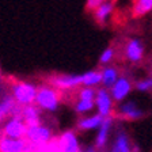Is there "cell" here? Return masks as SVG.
I'll list each match as a JSON object with an SVG mask.
<instances>
[{
	"instance_id": "cell-8",
	"label": "cell",
	"mask_w": 152,
	"mask_h": 152,
	"mask_svg": "<svg viewBox=\"0 0 152 152\" xmlns=\"http://www.w3.org/2000/svg\"><path fill=\"white\" fill-rule=\"evenodd\" d=\"M144 54V46L137 38H132L125 46V56L132 63H139Z\"/></svg>"
},
{
	"instance_id": "cell-14",
	"label": "cell",
	"mask_w": 152,
	"mask_h": 152,
	"mask_svg": "<svg viewBox=\"0 0 152 152\" xmlns=\"http://www.w3.org/2000/svg\"><path fill=\"white\" fill-rule=\"evenodd\" d=\"M111 124H113V118L107 117L103 118L101 126L98 128V134H96V140H95V147L96 148H103L106 145V142L109 140V133L111 129Z\"/></svg>"
},
{
	"instance_id": "cell-11",
	"label": "cell",
	"mask_w": 152,
	"mask_h": 152,
	"mask_svg": "<svg viewBox=\"0 0 152 152\" xmlns=\"http://www.w3.org/2000/svg\"><path fill=\"white\" fill-rule=\"evenodd\" d=\"M27 149L25 140L8 139L6 136L0 139V152H25Z\"/></svg>"
},
{
	"instance_id": "cell-24",
	"label": "cell",
	"mask_w": 152,
	"mask_h": 152,
	"mask_svg": "<svg viewBox=\"0 0 152 152\" xmlns=\"http://www.w3.org/2000/svg\"><path fill=\"white\" fill-rule=\"evenodd\" d=\"M136 90H139V91H151L152 90V77H145V79L142 80H139V82L136 83Z\"/></svg>"
},
{
	"instance_id": "cell-6",
	"label": "cell",
	"mask_w": 152,
	"mask_h": 152,
	"mask_svg": "<svg viewBox=\"0 0 152 152\" xmlns=\"http://www.w3.org/2000/svg\"><path fill=\"white\" fill-rule=\"evenodd\" d=\"M132 91V83L128 77L125 76H120L118 80L113 84V87L110 88V96L114 102H122L126 98L129 92Z\"/></svg>"
},
{
	"instance_id": "cell-18",
	"label": "cell",
	"mask_w": 152,
	"mask_h": 152,
	"mask_svg": "<svg viewBox=\"0 0 152 152\" xmlns=\"http://www.w3.org/2000/svg\"><path fill=\"white\" fill-rule=\"evenodd\" d=\"M101 82H102L101 71L91 69V71H87V72L82 73V86L83 87L95 88V86H99Z\"/></svg>"
},
{
	"instance_id": "cell-20",
	"label": "cell",
	"mask_w": 152,
	"mask_h": 152,
	"mask_svg": "<svg viewBox=\"0 0 152 152\" xmlns=\"http://www.w3.org/2000/svg\"><path fill=\"white\" fill-rule=\"evenodd\" d=\"M113 152H130V145H129V139L124 132L118 133L117 140L114 142Z\"/></svg>"
},
{
	"instance_id": "cell-3",
	"label": "cell",
	"mask_w": 152,
	"mask_h": 152,
	"mask_svg": "<svg viewBox=\"0 0 152 152\" xmlns=\"http://www.w3.org/2000/svg\"><path fill=\"white\" fill-rule=\"evenodd\" d=\"M25 139H27L31 144H34V147L42 148L52 140V132L49 128L44 126L41 124L35 125V126H27Z\"/></svg>"
},
{
	"instance_id": "cell-25",
	"label": "cell",
	"mask_w": 152,
	"mask_h": 152,
	"mask_svg": "<svg viewBox=\"0 0 152 152\" xmlns=\"http://www.w3.org/2000/svg\"><path fill=\"white\" fill-rule=\"evenodd\" d=\"M104 1H107V0H87V1H86V8L88 10V11L94 12L95 10L98 8L101 4H103Z\"/></svg>"
},
{
	"instance_id": "cell-27",
	"label": "cell",
	"mask_w": 152,
	"mask_h": 152,
	"mask_svg": "<svg viewBox=\"0 0 152 152\" xmlns=\"http://www.w3.org/2000/svg\"><path fill=\"white\" fill-rule=\"evenodd\" d=\"M134 1H136V0H134Z\"/></svg>"
},
{
	"instance_id": "cell-4",
	"label": "cell",
	"mask_w": 152,
	"mask_h": 152,
	"mask_svg": "<svg viewBox=\"0 0 152 152\" xmlns=\"http://www.w3.org/2000/svg\"><path fill=\"white\" fill-rule=\"evenodd\" d=\"M94 102H95V107L98 109V114L102 118L111 117L114 101L111 99L109 90L103 88V87L96 90V95H95Z\"/></svg>"
},
{
	"instance_id": "cell-12",
	"label": "cell",
	"mask_w": 152,
	"mask_h": 152,
	"mask_svg": "<svg viewBox=\"0 0 152 152\" xmlns=\"http://www.w3.org/2000/svg\"><path fill=\"white\" fill-rule=\"evenodd\" d=\"M101 77H102L101 84L103 86V88L110 90L111 87H113V84L117 82L118 77H120V72H118V69L115 66L104 65L101 69Z\"/></svg>"
},
{
	"instance_id": "cell-9",
	"label": "cell",
	"mask_w": 152,
	"mask_h": 152,
	"mask_svg": "<svg viewBox=\"0 0 152 152\" xmlns=\"http://www.w3.org/2000/svg\"><path fill=\"white\" fill-rule=\"evenodd\" d=\"M58 142H60V147L63 152H80L77 137H76V134L72 130L64 132L58 137Z\"/></svg>"
},
{
	"instance_id": "cell-21",
	"label": "cell",
	"mask_w": 152,
	"mask_h": 152,
	"mask_svg": "<svg viewBox=\"0 0 152 152\" xmlns=\"http://www.w3.org/2000/svg\"><path fill=\"white\" fill-rule=\"evenodd\" d=\"M95 107V102L94 101H86V99H77V102L75 103V110L76 113L84 114L91 111Z\"/></svg>"
},
{
	"instance_id": "cell-15",
	"label": "cell",
	"mask_w": 152,
	"mask_h": 152,
	"mask_svg": "<svg viewBox=\"0 0 152 152\" xmlns=\"http://www.w3.org/2000/svg\"><path fill=\"white\" fill-rule=\"evenodd\" d=\"M22 120L26 124V126H35L39 125V111L34 104L23 106L22 109Z\"/></svg>"
},
{
	"instance_id": "cell-16",
	"label": "cell",
	"mask_w": 152,
	"mask_h": 152,
	"mask_svg": "<svg viewBox=\"0 0 152 152\" xmlns=\"http://www.w3.org/2000/svg\"><path fill=\"white\" fill-rule=\"evenodd\" d=\"M16 102L14 101L11 94H4L3 98H0V124L7 117H11V111L15 107Z\"/></svg>"
},
{
	"instance_id": "cell-17",
	"label": "cell",
	"mask_w": 152,
	"mask_h": 152,
	"mask_svg": "<svg viewBox=\"0 0 152 152\" xmlns=\"http://www.w3.org/2000/svg\"><path fill=\"white\" fill-rule=\"evenodd\" d=\"M103 118L99 114H94L90 117H83L77 121V128L80 130H92V129H98L101 126Z\"/></svg>"
},
{
	"instance_id": "cell-1",
	"label": "cell",
	"mask_w": 152,
	"mask_h": 152,
	"mask_svg": "<svg viewBox=\"0 0 152 152\" xmlns=\"http://www.w3.org/2000/svg\"><path fill=\"white\" fill-rule=\"evenodd\" d=\"M37 87L28 82H15L11 86V95L20 106H30L35 102Z\"/></svg>"
},
{
	"instance_id": "cell-5",
	"label": "cell",
	"mask_w": 152,
	"mask_h": 152,
	"mask_svg": "<svg viewBox=\"0 0 152 152\" xmlns=\"http://www.w3.org/2000/svg\"><path fill=\"white\" fill-rule=\"evenodd\" d=\"M50 84L56 90H72L82 86V75H60L50 79Z\"/></svg>"
},
{
	"instance_id": "cell-23",
	"label": "cell",
	"mask_w": 152,
	"mask_h": 152,
	"mask_svg": "<svg viewBox=\"0 0 152 152\" xmlns=\"http://www.w3.org/2000/svg\"><path fill=\"white\" fill-rule=\"evenodd\" d=\"M114 54H115V50H114L113 48H111V46L106 48V49H104V50L101 53V57H99V63L103 64V65L109 64L114 58Z\"/></svg>"
},
{
	"instance_id": "cell-19",
	"label": "cell",
	"mask_w": 152,
	"mask_h": 152,
	"mask_svg": "<svg viewBox=\"0 0 152 152\" xmlns=\"http://www.w3.org/2000/svg\"><path fill=\"white\" fill-rule=\"evenodd\" d=\"M152 11V0H136L133 6V15L142 16Z\"/></svg>"
},
{
	"instance_id": "cell-7",
	"label": "cell",
	"mask_w": 152,
	"mask_h": 152,
	"mask_svg": "<svg viewBox=\"0 0 152 152\" xmlns=\"http://www.w3.org/2000/svg\"><path fill=\"white\" fill-rule=\"evenodd\" d=\"M26 130H27V126L20 118H11L4 125V134L8 139L23 140L26 136Z\"/></svg>"
},
{
	"instance_id": "cell-10",
	"label": "cell",
	"mask_w": 152,
	"mask_h": 152,
	"mask_svg": "<svg viewBox=\"0 0 152 152\" xmlns=\"http://www.w3.org/2000/svg\"><path fill=\"white\" fill-rule=\"evenodd\" d=\"M118 114L125 120H139L144 115V111L134 102H125L118 107Z\"/></svg>"
},
{
	"instance_id": "cell-26",
	"label": "cell",
	"mask_w": 152,
	"mask_h": 152,
	"mask_svg": "<svg viewBox=\"0 0 152 152\" xmlns=\"http://www.w3.org/2000/svg\"><path fill=\"white\" fill-rule=\"evenodd\" d=\"M86 152H95L94 149H88V151H86Z\"/></svg>"
},
{
	"instance_id": "cell-22",
	"label": "cell",
	"mask_w": 152,
	"mask_h": 152,
	"mask_svg": "<svg viewBox=\"0 0 152 152\" xmlns=\"http://www.w3.org/2000/svg\"><path fill=\"white\" fill-rule=\"evenodd\" d=\"M95 95H96V90L91 88V87H82L77 91L79 99H86V101H94Z\"/></svg>"
},
{
	"instance_id": "cell-2",
	"label": "cell",
	"mask_w": 152,
	"mask_h": 152,
	"mask_svg": "<svg viewBox=\"0 0 152 152\" xmlns=\"http://www.w3.org/2000/svg\"><path fill=\"white\" fill-rule=\"evenodd\" d=\"M35 104L39 109L46 111H56L60 103V94L53 87H39L37 90V96H35Z\"/></svg>"
},
{
	"instance_id": "cell-13",
	"label": "cell",
	"mask_w": 152,
	"mask_h": 152,
	"mask_svg": "<svg viewBox=\"0 0 152 152\" xmlns=\"http://www.w3.org/2000/svg\"><path fill=\"white\" fill-rule=\"evenodd\" d=\"M113 11H114V0H107L103 4H101L92 14H94V19L96 20V23L104 25L111 16Z\"/></svg>"
}]
</instances>
